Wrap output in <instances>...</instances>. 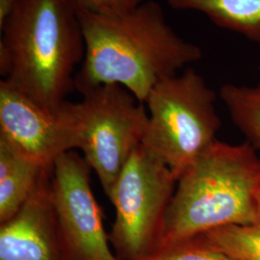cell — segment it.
<instances>
[{
	"mask_svg": "<svg viewBox=\"0 0 260 260\" xmlns=\"http://www.w3.org/2000/svg\"><path fill=\"white\" fill-rule=\"evenodd\" d=\"M85 40V57L76 73L82 93L117 84L145 103L156 84L203 58L202 49L180 37L166 21L161 5L144 1L118 16L77 11Z\"/></svg>",
	"mask_w": 260,
	"mask_h": 260,
	"instance_id": "cell-1",
	"label": "cell"
},
{
	"mask_svg": "<svg viewBox=\"0 0 260 260\" xmlns=\"http://www.w3.org/2000/svg\"><path fill=\"white\" fill-rule=\"evenodd\" d=\"M0 31L2 80L48 111H62L86 51L73 4L21 0Z\"/></svg>",
	"mask_w": 260,
	"mask_h": 260,
	"instance_id": "cell-2",
	"label": "cell"
},
{
	"mask_svg": "<svg viewBox=\"0 0 260 260\" xmlns=\"http://www.w3.org/2000/svg\"><path fill=\"white\" fill-rule=\"evenodd\" d=\"M259 200L256 149L217 141L178 179L156 251L219 228L260 224Z\"/></svg>",
	"mask_w": 260,
	"mask_h": 260,
	"instance_id": "cell-3",
	"label": "cell"
},
{
	"mask_svg": "<svg viewBox=\"0 0 260 260\" xmlns=\"http://www.w3.org/2000/svg\"><path fill=\"white\" fill-rule=\"evenodd\" d=\"M216 93L193 69L160 80L146 104L149 124L142 144L178 181L217 140L221 120Z\"/></svg>",
	"mask_w": 260,
	"mask_h": 260,
	"instance_id": "cell-4",
	"label": "cell"
},
{
	"mask_svg": "<svg viewBox=\"0 0 260 260\" xmlns=\"http://www.w3.org/2000/svg\"><path fill=\"white\" fill-rule=\"evenodd\" d=\"M177 179L141 144L121 171L110 196L116 218L108 234L120 260H143L157 251Z\"/></svg>",
	"mask_w": 260,
	"mask_h": 260,
	"instance_id": "cell-5",
	"label": "cell"
},
{
	"mask_svg": "<svg viewBox=\"0 0 260 260\" xmlns=\"http://www.w3.org/2000/svg\"><path fill=\"white\" fill-rule=\"evenodd\" d=\"M82 95L81 102L70 103L79 149L110 198L122 169L145 137L149 114L143 103L117 84L95 87Z\"/></svg>",
	"mask_w": 260,
	"mask_h": 260,
	"instance_id": "cell-6",
	"label": "cell"
},
{
	"mask_svg": "<svg viewBox=\"0 0 260 260\" xmlns=\"http://www.w3.org/2000/svg\"><path fill=\"white\" fill-rule=\"evenodd\" d=\"M91 167L69 151L52 168V200L68 260H120L112 251L91 186Z\"/></svg>",
	"mask_w": 260,
	"mask_h": 260,
	"instance_id": "cell-7",
	"label": "cell"
},
{
	"mask_svg": "<svg viewBox=\"0 0 260 260\" xmlns=\"http://www.w3.org/2000/svg\"><path fill=\"white\" fill-rule=\"evenodd\" d=\"M0 138L23 156L44 168L79 149V135L70 103L61 112L43 108L23 93L0 81Z\"/></svg>",
	"mask_w": 260,
	"mask_h": 260,
	"instance_id": "cell-8",
	"label": "cell"
},
{
	"mask_svg": "<svg viewBox=\"0 0 260 260\" xmlns=\"http://www.w3.org/2000/svg\"><path fill=\"white\" fill-rule=\"evenodd\" d=\"M52 168L18 213L0 223V260H68L52 200Z\"/></svg>",
	"mask_w": 260,
	"mask_h": 260,
	"instance_id": "cell-9",
	"label": "cell"
},
{
	"mask_svg": "<svg viewBox=\"0 0 260 260\" xmlns=\"http://www.w3.org/2000/svg\"><path fill=\"white\" fill-rule=\"evenodd\" d=\"M47 169L23 156L0 138V223L18 213L34 193Z\"/></svg>",
	"mask_w": 260,
	"mask_h": 260,
	"instance_id": "cell-10",
	"label": "cell"
},
{
	"mask_svg": "<svg viewBox=\"0 0 260 260\" xmlns=\"http://www.w3.org/2000/svg\"><path fill=\"white\" fill-rule=\"evenodd\" d=\"M172 9L205 14L219 27L260 44V0H167Z\"/></svg>",
	"mask_w": 260,
	"mask_h": 260,
	"instance_id": "cell-11",
	"label": "cell"
},
{
	"mask_svg": "<svg viewBox=\"0 0 260 260\" xmlns=\"http://www.w3.org/2000/svg\"><path fill=\"white\" fill-rule=\"evenodd\" d=\"M220 96L236 127L251 147L260 149V80L252 86L225 84Z\"/></svg>",
	"mask_w": 260,
	"mask_h": 260,
	"instance_id": "cell-12",
	"label": "cell"
},
{
	"mask_svg": "<svg viewBox=\"0 0 260 260\" xmlns=\"http://www.w3.org/2000/svg\"><path fill=\"white\" fill-rule=\"evenodd\" d=\"M239 260H260V224L228 225L189 240Z\"/></svg>",
	"mask_w": 260,
	"mask_h": 260,
	"instance_id": "cell-13",
	"label": "cell"
},
{
	"mask_svg": "<svg viewBox=\"0 0 260 260\" xmlns=\"http://www.w3.org/2000/svg\"><path fill=\"white\" fill-rule=\"evenodd\" d=\"M143 260H239L193 241H186L156 251Z\"/></svg>",
	"mask_w": 260,
	"mask_h": 260,
	"instance_id": "cell-14",
	"label": "cell"
},
{
	"mask_svg": "<svg viewBox=\"0 0 260 260\" xmlns=\"http://www.w3.org/2000/svg\"><path fill=\"white\" fill-rule=\"evenodd\" d=\"M76 11L98 16H118L137 8L144 0H69Z\"/></svg>",
	"mask_w": 260,
	"mask_h": 260,
	"instance_id": "cell-15",
	"label": "cell"
},
{
	"mask_svg": "<svg viewBox=\"0 0 260 260\" xmlns=\"http://www.w3.org/2000/svg\"><path fill=\"white\" fill-rule=\"evenodd\" d=\"M20 1L21 0H0V29L4 26Z\"/></svg>",
	"mask_w": 260,
	"mask_h": 260,
	"instance_id": "cell-16",
	"label": "cell"
},
{
	"mask_svg": "<svg viewBox=\"0 0 260 260\" xmlns=\"http://www.w3.org/2000/svg\"><path fill=\"white\" fill-rule=\"evenodd\" d=\"M259 219H260V200H259Z\"/></svg>",
	"mask_w": 260,
	"mask_h": 260,
	"instance_id": "cell-17",
	"label": "cell"
}]
</instances>
